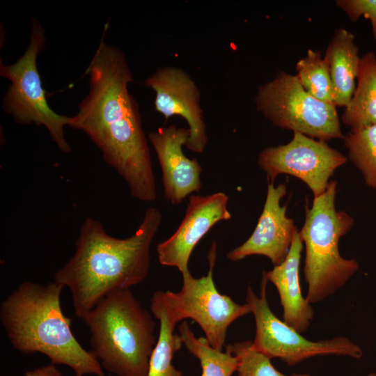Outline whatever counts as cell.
I'll return each instance as SVG.
<instances>
[{
    "label": "cell",
    "instance_id": "cell-1",
    "mask_svg": "<svg viewBox=\"0 0 376 376\" xmlns=\"http://www.w3.org/2000/svg\"><path fill=\"white\" fill-rule=\"evenodd\" d=\"M108 26L104 25L84 72L89 77L88 93L69 127L88 136L134 198L152 202L157 198V187L149 146L138 102L128 91L133 75L125 54L104 41Z\"/></svg>",
    "mask_w": 376,
    "mask_h": 376
},
{
    "label": "cell",
    "instance_id": "cell-2",
    "mask_svg": "<svg viewBox=\"0 0 376 376\" xmlns=\"http://www.w3.org/2000/svg\"><path fill=\"white\" fill-rule=\"evenodd\" d=\"M162 219L160 210L148 207L138 229L127 238L108 234L101 222L86 217L71 258L54 274V282L71 292L79 318L110 293L130 289L148 276L150 246Z\"/></svg>",
    "mask_w": 376,
    "mask_h": 376
},
{
    "label": "cell",
    "instance_id": "cell-3",
    "mask_svg": "<svg viewBox=\"0 0 376 376\" xmlns=\"http://www.w3.org/2000/svg\"><path fill=\"white\" fill-rule=\"evenodd\" d=\"M63 287L54 281L20 283L0 304V320L13 348L23 354L39 352L51 363L65 365L75 374L105 376L91 350L78 342L61 304Z\"/></svg>",
    "mask_w": 376,
    "mask_h": 376
},
{
    "label": "cell",
    "instance_id": "cell-4",
    "mask_svg": "<svg viewBox=\"0 0 376 376\" xmlns=\"http://www.w3.org/2000/svg\"><path fill=\"white\" fill-rule=\"evenodd\" d=\"M82 320L103 369L116 376L148 375L156 324L130 289L110 293Z\"/></svg>",
    "mask_w": 376,
    "mask_h": 376
},
{
    "label": "cell",
    "instance_id": "cell-5",
    "mask_svg": "<svg viewBox=\"0 0 376 376\" xmlns=\"http://www.w3.org/2000/svg\"><path fill=\"white\" fill-rule=\"evenodd\" d=\"M336 188L337 182L331 180L322 194L314 197L299 231L306 248L304 274L311 304L332 295L359 269L357 260L343 258L339 252L340 239L351 230L354 220L336 210Z\"/></svg>",
    "mask_w": 376,
    "mask_h": 376
},
{
    "label": "cell",
    "instance_id": "cell-6",
    "mask_svg": "<svg viewBox=\"0 0 376 376\" xmlns=\"http://www.w3.org/2000/svg\"><path fill=\"white\" fill-rule=\"evenodd\" d=\"M31 21L30 41L24 54L14 63H0V75L10 81L2 108L17 123L44 126L58 149L67 154L71 148L64 127L70 125L71 116L56 113L48 104L37 67L38 56L45 48V31L37 19L31 17Z\"/></svg>",
    "mask_w": 376,
    "mask_h": 376
},
{
    "label": "cell",
    "instance_id": "cell-7",
    "mask_svg": "<svg viewBox=\"0 0 376 376\" xmlns=\"http://www.w3.org/2000/svg\"><path fill=\"white\" fill-rule=\"evenodd\" d=\"M255 103L256 109L278 127L324 141L344 138L336 107L310 95L296 75L279 72L259 86Z\"/></svg>",
    "mask_w": 376,
    "mask_h": 376
},
{
    "label": "cell",
    "instance_id": "cell-8",
    "mask_svg": "<svg viewBox=\"0 0 376 376\" xmlns=\"http://www.w3.org/2000/svg\"><path fill=\"white\" fill-rule=\"evenodd\" d=\"M217 246L213 242L207 254L209 269L206 276L194 278L189 271L182 274V285L176 292L165 295L179 322L190 318L203 329L210 345L222 351L228 327L235 320L251 313L247 303L239 304L217 290L213 280Z\"/></svg>",
    "mask_w": 376,
    "mask_h": 376
},
{
    "label": "cell",
    "instance_id": "cell-9",
    "mask_svg": "<svg viewBox=\"0 0 376 376\" xmlns=\"http://www.w3.org/2000/svg\"><path fill=\"white\" fill-rule=\"evenodd\" d=\"M267 279L263 273L260 292L258 296L250 285L246 296L256 322L253 347L269 359L279 358L293 366L310 357L336 354L354 359L362 357L360 347L345 337L311 341L279 319L271 311L267 299Z\"/></svg>",
    "mask_w": 376,
    "mask_h": 376
},
{
    "label": "cell",
    "instance_id": "cell-10",
    "mask_svg": "<svg viewBox=\"0 0 376 376\" xmlns=\"http://www.w3.org/2000/svg\"><path fill=\"white\" fill-rule=\"evenodd\" d=\"M347 160L326 141L294 132L288 143L265 148L258 164L266 173L267 182L274 183L279 175L288 174L304 182L316 197L326 191L329 178Z\"/></svg>",
    "mask_w": 376,
    "mask_h": 376
},
{
    "label": "cell",
    "instance_id": "cell-11",
    "mask_svg": "<svg viewBox=\"0 0 376 376\" xmlns=\"http://www.w3.org/2000/svg\"><path fill=\"white\" fill-rule=\"evenodd\" d=\"M155 91V109L167 120L173 116L185 119L190 131L185 146L191 151H204L207 136L200 106V91L190 76L182 69L165 66L157 69L145 81Z\"/></svg>",
    "mask_w": 376,
    "mask_h": 376
},
{
    "label": "cell",
    "instance_id": "cell-12",
    "mask_svg": "<svg viewBox=\"0 0 376 376\" xmlns=\"http://www.w3.org/2000/svg\"><path fill=\"white\" fill-rule=\"evenodd\" d=\"M228 200L224 192L191 195L175 232L156 246L159 263L177 267L181 274L189 271V260L196 245L216 224L231 218Z\"/></svg>",
    "mask_w": 376,
    "mask_h": 376
},
{
    "label": "cell",
    "instance_id": "cell-13",
    "mask_svg": "<svg viewBox=\"0 0 376 376\" xmlns=\"http://www.w3.org/2000/svg\"><path fill=\"white\" fill-rule=\"evenodd\" d=\"M286 194L285 184L275 186L267 182V196L257 225L246 241L226 254L229 260L236 262L259 255L267 257L276 266L285 259L297 229L286 214L287 205H281Z\"/></svg>",
    "mask_w": 376,
    "mask_h": 376
},
{
    "label": "cell",
    "instance_id": "cell-14",
    "mask_svg": "<svg viewBox=\"0 0 376 376\" xmlns=\"http://www.w3.org/2000/svg\"><path fill=\"white\" fill-rule=\"evenodd\" d=\"M190 136L189 128L171 125L151 132L148 139L154 148L162 172L164 195L172 204H180L202 188V167L196 158L182 151Z\"/></svg>",
    "mask_w": 376,
    "mask_h": 376
},
{
    "label": "cell",
    "instance_id": "cell-15",
    "mask_svg": "<svg viewBox=\"0 0 376 376\" xmlns=\"http://www.w3.org/2000/svg\"><path fill=\"white\" fill-rule=\"evenodd\" d=\"M302 249L303 242L297 228L285 259L272 269L264 272L279 294L283 321L299 333L307 330L313 318V308L302 295L299 281Z\"/></svg>",
    "mask_w": 376,
    "mask_h": 376
},
{
    "label": "cell",
    "instance_id": "cell-16",
    "mask_svg": "<svg viewBox=\"0 0 376 376\" xmlns=\"http://www.w3.org/2000/svg\"><path fill=\"white\" fill-rule=\"evenodd\" d=\"M354 35L343 28L334 31L325 51L334 90V104L347 107L354 93L360 57Z\"/></svg>",
    "mask_w": 376,
    "mask_h": 376
},
{
    "label": "cell",
    "instance_id": "cell-17",
    "mask_svg": "<svg viewBox=\"0 0 376 376\" xmlns=\"http://www.w3.org/2000/svg\"><path fill=\"white\" fill-rule=\"evenodd\" d=\"M150 311L159 322V333L152 350L147 376H182L172 364L175 352L183 345L180 334H175L179 320L171 309L165 292H155L150 300Z\"/></svg>",
    "mask_w": 376,
    "mask_h": 376
},
{
    "label": "cell",
    "instance_id": "cell-18",
    "mask_svg": "<svg viewBox=\"0 0 376 376\" xmlns=\"http://www.w3.org/2000/svg\"><path fill=\"white\" fill-rule=\"evenodd\" d=\"M357 86L341 116L351 130L376 125V56L366 53L361 58Z\"/></svg>",
    "mask_w": 376,
    "mask_h": 376
},
{
    "label": "cell",
    "instance_id": "cell-19",
    "mask_svg": "<svg viewBox=\"0 0 376 376\" xmlns=\"http://www.w3.org/2000/svg\"><path fill=\"white\" fill-rule=\"evenodd\" d=\"M178 330L186 349L199 361L201 376H232L237 371V359L231 352L214 349L205 337L197 338L185 321Z\"/></svg>",
    "mask_w": 376,
    "mask_h": 376
},
{
    "label": "cell",
    "instance_id": "cell-20",
    "mask_svg": "<svg viewBox=\"0 0 376 376\" xmlns=\"http://www.w3.org/2000/svg\"><path fill=\"white\" fill-rule=\"evenodd\" d=\"M343 140L348 159L361 172L365 184L376 189V125L351 130Z\"/></svg>",
    "mask_w": 376,
    "mask_h": 376
},
{
    "label": "cell",
    "instance_id": "cell-21",
    "mask_svg": "<svg viewBox=\"0 0 376 376\" xmlns=\"http://www.w3.org/2000/svg\"><path fill=\"white\" fill-rule=\"evenodd\" d=\"M295 69L297 79L306 92L321 102L334 104L330 74L319 50L308 49L297 61Z\"/></svg>",
    "mask_w": 376,
    "mask_h": 376
},
{
    "label": "cell",
    "instance_id": "cell-22",
    "mask_svg": "<svg viewBox=\"0 0 376 376\" xmlns=\"http://www.w3.org/2000/svg\"><path fill=\"white\" fill-rule=\"evenodd\" d=\"M225 348L237 359V376H288L277 370L271 359L254 349L251 340L235 342L225 345ZM289 376L310 375L293 373Z\"/></svg>",
    "mask_w": 376,
    "mask_h": 376
},
{
    "label": "cell",
    "instance_id": "cell-23",
    "mask_svg": "<svg viewBox=\"0 0 376 376\" xmlns=\"http://www.w3.org/2000/svg\"><path fill=\"white\" fill-rule=\"evenodd\" d=\"M336 4L353 22L361 16L369 19L373 36L376 40V0H336Z\"/></svg>",
    "mask_w": 376,
    "mask_h": 376
},
{
    "label": "cell",
    "instance_id": "cell-24",
    "mask_svg": "<svg viewBox=\"0 0 376 376\" xmlns=\"http://www.w3.org/2000/svg\"><path fill=\"white\" fill-rule=\"evenodd\" d=\"M24 376H63L61 371L53 363L41 366L24 373Z\"/></svg>",
    "mask_w": 376,
    "mask_h": 376
},
{
    "label": "cell",
    "instance_id": "cell-25",
    "mask_svg": "<svg viewBox=\"0 0 376 376\" xmlns=\"http://www.w3.org/2000/svg\"><path fill=\"white\" fill-rule=\"evenodd\" d=\"M368 376H376V373H371Z\"/></svg>",
    "mask_w": 376,
    "mask_h": 376
},
{
    "label": "cell",
    "instance_id": "cell-26",
    "mask_svg": "<svg viewBox=\"0 0 376 376\" xmlns=\"http://www.w3.org/2000/svg\"><path fill=\"white\" fill-rule=\"evenodd\" d=\"M75 376H84V375L75 374Z\"/></svg>",
    "mask_w": 376,
    "mask_h": 376
}]
</instances>
